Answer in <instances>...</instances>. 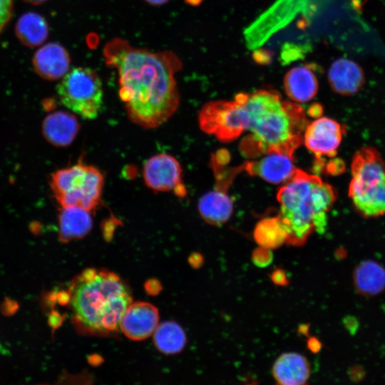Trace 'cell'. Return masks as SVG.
I'll return each instance as SVG.
<instances>
[{
  "instance_id": "4",
  "label": "cell",
  "mask_w": 385,
  "mask_h": 385,
  "mask_svg": "<svg viewBox=\"0 0 385 385\" xmlns=\"http://www.w3.org/2000/svg\"><path fill=\"white\" fill-rule=\"evenodd\" d=\"M337 198L336 190L316 175L297 168L279 189V217L287 232V244L303 245L315 230L322 234L327 214Z\"/></svg>"
},
{
  "instance_id": "1",
  "label": "cell",
  "mask_w": 385,
  "mask_h": 385,
  "mask_svg": "<svg viewBox=\"0 0 385 385\" xmlns=\"http://www.w3.org/2000/svg\"><path fill=\"white\" fill-rule=\"evenodd\" d=\"M118 75L119 96L130 120L144 128L162 125L176 111L180 95L175 75L183 63L173 52H152L115 38L103 51Z\"/></svg>"
},
{
  "instance_id": "30",
  "label": "cell",
  "mask_w": 385,
  "mask_h": 385,
  "mask_svg": "<svg viewBox=\"0 0 385 385\" xmlns=\"http://www.w3.org/2000/svg\"><path fill=\"white\" fill-rule=\"evenodd\" d=\"M23 1L30 4L39 5L46 2L47 0H23Z\"/></svg>"
},
{
  "instance_id": "2",
  "label": "cell",
  "mask_w": 385,
  "mask_h": 385,
  "mask_svg": "<svg viewBox=\"0 0 385 385\" xmlns=\"http://www.w3.org/2000/svg\"><path fill=\"white\" fill-rule=\"evenodd\" d=\"M72 321L81 334H115L132 302L130 291L113 272L88 269L72 281L68 291Z\"/></svg>"
},
{
  "instance_id": "19",
  "label": "cell",
  "mask_w": 385,
  "mask_h": 385,
  "mask_svg": "<svg viewBox=\"0 0 385 385\" xmlns=\"http://www.w3.org/2000/svg\"><path fill=\"white\" fill-rule=\"evenodd\" d=\"M59 237L63 242L86 236L91 230L90 211L80 207H63L58 216Z\"/></svg>"
},
{
  "instance_id": "20",
  "label": "cell",
  "mask_w": 385,
  "mask_h": 385,
  "mask_svg": "<svg viewBox=\"0 0 385 385\" xmlns=\"http://www.w3.org/2000/svg\"><path fill=\"white\" fill-rule=\"evenodd\" d=\"M353 282L360 294L377 295L385 289V268L374 260H364L355 267Z\"/></svg>"
},
{
  "instance_id": "26",
  "label": "cell",
  "mask_w": 385,
  "mask_h": 385,
  "mask_svg": "<svg viewBox=\"0 0 385 385\" xmlns=\"http://www.w3.org/2000/svg\"><path fill=\"white\" fill-rule=\"evenodd\" d=\"M269 276L272 282L277 286L284 287L289 284V279L286 272L281 268L274 270Z\"/></svg>"
},
{
  "instance_id": "11",
  "label": "cell",
  "mask_w": 385,
  "mask_h": 385,
  "mask_svg": "<svg viewBox=\"0 0 385 385\" xmlns=\"http://www.w3.org/2000/svg\"><path fill=\"white\" fill-rule=\"evenodd\" d=\"M158 320V309L152 304L145 302H131L123 316L120 329L132 340H143L154 332Z\"/></svg>"
},
{
  "instance_id": "29",
  "label": "cell",
  "mask_w": 385,
  "mask_h": 385,
  "mask_svg": "<svg viewBox=\"0 0 385 385\" xmlns=\"http://www.w3.org/2000/svg\"><path fill=\"white\" fill-rule=\"evenodd\" d=\"M147 3L153 5V6H160L166 4L169 0H144Z\"/></svg>"
},
{
  "instance_id": "25",
  "label": "cell",
  "mask_w": 385,
  "mask_h": 385,
  "mask_svg": "<svg viewBox=\"0 0 385 385\" xmlns=\"http://www.w3.org/2000/svg\"><path fill=\"white\" fill-rule=\"evenodd\" d=\"M14 0H0V33L9 22L13 14Z\"/></svg>"
},
{
  "instance_id": "8",
  "label": "cell",
  "mask_w": 385,
  "mask_h": 385,
  "mask_svg": "<svg viewBox=\"0 0 385 385\" xmlns=\"http://www.w3.org/2000/svg\"><path fill=\"white\" fill-rule=\"evenodd\" d=\"M199 125L202 130L222 142H230L247 131V113L240 94L233 101H212L200 110Z\"/></svg>"
},
{
  "instance_id": "9",
  "label": "cell",
  "mask_w": 385,
  "mask_h": 385,
  "mask_svg": "<svg viewBox=\"0 0 385 385\" xmlns=\"http://www.w3.org/2000/svg\"><path fill=\"white\" fill-rule=\"evenodd\" d=\"M143 176L145 185L153 191L173 190L178 196L186 193L182 168L171 155L159 153L149 158L143 165Z\"/></svg>"
},
{
  "instance_id": "7",
  "label": "cell",
  "mask_w": 385,
  "mask_h": 385,
  "mask_svg": "<svg viewBox=\"0 0 385 385\" xmlns=\"http://www.w3.org/2000/svg\"><path fill=\"white\" fill-rule=\"evenodd\" d=\"M61 102L85 119L96 118L103 105V87L91 68L76 67L68 71L57 86Z\"/></svg>"
},
{
  "instance_id": "21",
  "label": "cell",
  "mask_w": 385,
  "mask_h": 385,
  "mask_svg": "<svg viewBox=\"0 0 385 385\" xmlns=\"http://www.w3.org/2000/svg\"><path fill=\"white\" fill-rule=\"evenodd\" d=\"M15 33L24 45L36 47L46 40L48 36V25L41 15L29 11L19 18L15 26Z\"/></svg>"
},
{
  "instance_id": "13",
  "label": "cell",
  "mask_w": 385,
  "mask_h": 385,
  "mask_svg": "<svg viewBox=\"0 0 385 385\" xmlns=\"http://www.w3.org/2000/svg\"><path fill=\"white\" fill-rule=\"evenodd\" d=\"M70 63L68 52L56 42L42 46L36 51L32 60L36 73L40 77L50 81L63 77L69 71Z\"/></svg>"
},
{
  "instance_id": "17",
  "label": "cell",
  "mask_w": 385,
  "mask_h": 385,
  "mask_svg": "<svg viewBox=\"0 0 385 385\" xmlns=\"http://www.w3.org/2000/svg\"><path fill=\"white\" fill-rule=\"evenodd\" d=\"M287 96L295 103H306L317 93L319 84L313 68L308 64L290 69L284 78Z\"/></svg>"
},
{
  "instance_id": "12",
  "label": "cell",
  "mask_w": 385,
  "mask_h": 385,
  "mask_svg": "<svg viewBox=\"0 0 385 385\" xmlns=\"http://www.w3.org/2000/svg\"><path fill=\"white\" fill-rule=\"evenodd\" d=\"M257 160L242 165V171L252 176H257L273 184L284 183L295 172L293 155L270 153Z\"/></svg>"
},
{
  "instance_id": "3",
  "label": "cell",
  "mask_w": 385,
  "mask_h": 385,
  "mask_svg": "<svg viewBox=\"0 0 385 385\" xmlns=\"http://www.w3.org/2000/svg\"><path fill=\"white\" fill-rule=\"evenodd\" d=\"M247 113L245 154L281 153L293 155L303 140L307 126L304 109L295 102L282 101L273 90L240 93Z\"/></svg>"
},
{
  "instance_id": "23",
  "label": "cell",
  "mask_w": 385,
  "mask_h": 385,
  "mask_svg": "<svg viewBox=\"0 0 385 385\" xmlns=\"http://www.w3.org/2000/svg\"><path fill=\"white\" fill-rule=\"evenodd\" d=\"M153 333L155 346L165 354L178 353L185 345V334L181 327L174 322H165L158 324Z\"/></svg>"
},
{
  "instance_id": "5",
  "label": "cell",
  "mask_w": 385,
  "mask_h": 385,
  "mask_svg": "<svg viewBox=\"0 0 385 385\" xmlns=\"http://www.w3.org/2000/svg\"><path fill=\"white\" fill-rule=\"evenodd\" d=\"M348 195L364 218L385 215V161L372 146L357 150L351 163Z\"/></svg>"
},
{
  "instance_id": "14",
  "label": "cell",
  "mask_w": 385,
  "mask_h": 385,
  "mask_svg": "<svg viewBox=\"0 0 385 385\" xmlns=\"http://www.w3.org/2000/svg\"><path fill=\"white\" fill-rule=\"evenodd\" d=\"M328 81L334 93L349 96L357 93L363 87L365 76L364 70L356 62L339 58L329 67Z\"/></svg>"
},
{
  "instance_id": "22",
  "label": "cell",
  "mask_w": 385,
  "mask_h": 385,
  "mask_svg": "<svg viewBox=\"0 0 385 385\" xmlns=\"http://www.w3.org/2000/svg\"><path fill=\"white\" fill-rule=\"evenodd\" d=\"M253 237L259 246L274 250L286 242L287 232L277 215L259 221L254 229Z\"/></svg>"
},
{
  "instance_id": "6",
  "label": "cell",
  "mask_w": 385,
  "mask_h": 385,
  "mask_svg": "<svg viewBox=\"0 0 385 385\" xmlns=\"http://www.w3.org/2000/svg\"><path fill=\"white\" fill-rule=\"evenodd\" d=\"M103 176L98 169L81 162L57 170L51 188L62 207L76 206L88 211L99 205Z\"/></svg>"
},
{
  "instance_id": "27",
  "label": "cell",
  "mask_w": 385,
  "mask_h": 385,
  "mask_svg": "<svg viewBox=\"0 0 385 385\" xmlns=\"http://www.w3.org/2000/svg\"><path fill=\"white\" fill-rule=\"evenodd\" d=\"M307 348L312 353H317L322 348V343L319 339L315 337H310L307 339Z\"/></svg>"
},
{
  "instance_id": "15",
  "label": "cell",
  "mask_w": 385,
  "mask_h": 385,
  "mask_svg": "<svg viewBox=\"0 0 385 385\" xmlns=\"http://www.w3.org/2000/svg\"><path fill=\"white\" fill-rule=\"evenodd\" d=\"M228 186L216 183L214 190L205 193L198 201L201 217L208 224L219 226L227 222L233 212V203L227 194Z\"/></svg>"
},
{
  "instance_id": "18",
  "label": "cell",
  "mask_w": 385,
  "mask_h": 385,
  "mask_svg": "<svg viewBox=\"0 0 385 385\" xmlns=\"http://www.w3.org/2000/svg\"><path fill=\"white\" fill-rule=\"evenodd\" d=\"M80 125L76 118L65 111L53 112L43 120L42 129L44 136L56 146L70 145L77 135Z\"/></svg>"
},
{
  "instance_id": "28",
  "label": "cell",
  "mask_w": 385,
  "mask_h": 385,
  "mask_svg": "<svg viewBox=\"0 0 385 385\" xmlns=\"http://www.w3.org/2000/svg\"><path fill=\"white\" fill-rule=\"evenodd\" d=\"M322 113V108L319 104L313 105L312 106L310 107L309 110V115L314 117L320 116Z\"/></svg>"
},
{
  "instance_id": "10",
  "label": "cell",
  "mask_w": 385,
  "mask_h": 385,
  "mask_svg": "<svg viewBox=\"0 0 385 385\" xmlns=\"http://www.w3.org/2000/svg\"><path fill=\"white\" fill-rule=\"evenodd\" d=\"M344 128L337 121L319 117L307 125L303 140L306 148L317 159L322 156L334 158L342 143Z\"/></svg>"
},
{
  "instance_id": "16",
  "label": "cell",
  "mask_w": 385,
  "mask_h": 385,
  "mask_svg": "<svg viewBox=\"0 0 385 385\" xmlns=\"http://www.w3.org/2000/svg\"><path fill=\"white\" fill-rule=\"evenodd\" d=\"M272 373L277 384L302 385L310 377V365L307 358L297 352H284L274 361Z\"/></svg>"
},
{
  "instance_id": "24",
  "label": "cell",
  "mask_w": 385,
  "mask_h": 385,
  "mask_svg": "<svg viewBox=\"0 0 385 385\" xmlns=\"http://www.w3.org/2000/svg\"><path fill=\"white\" fill-rule=\"evenodd\" d=\"M272 260L273 255L270 249L259 246L252 252V260L259 267H267Z\"/></svg>"
}]
</instances>
